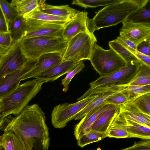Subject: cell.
Listing matches in <instances>:
<instances>
[{
  "instance_id": "44dd1931",
  "label": "cell",
  "mask_w": 150,
  "mask_h": 150,
  "mask_svg": "<svg viewBox=\"0 0 150 150\" xmlns=\"http://www.w3.org/2000/svg\"><path fill=\"white\" fill-rule=\"evenodd\" d=\"M126 120L128 137L150 139V127L132 120Z\"/></svg>"
},
{
  "instance_id": "1f68e13d",
  "label": "cell",
  "mask_w": 150,
  "mask_h": 150,
  "mask_svg": "<svg viewBox=\"0 0 150 150\" xmlns=\"http://www.w3.org/2000/svg\"><path fill=\"white\" fill-rule=\"evenodd\" d=\"M0 6L8 24L18 16L16 8L6 0H0Z\"/></svg>"
},
{
  "instance_id": "f546056e",
  "label": "cell",
  "mask_w": 150,
  "mask_h": 150,
  "mask_svg": "<svg viewBox=\"0 0 150 150\" xmlns=\"http://www.w3.org/2000/svg\"><path fill=\"white\" fill-rule=\"evenodd\" d=\"M126 21L137 23H150V9L139 8L130 14Z\"/></svg>"
},
{
  "instance_id": "f35d334b",
  "label": "cell",
  "mask_w": 150,
  "mask_h": 150,
  "mask_svg": "<svg viewBox=\"0 0 150 150\" xmlns=\"http://www.w3.org/2000/svg\"><path fill=\"white\" fill-rule=\"evenodd\" d=\"M115 40L134 54L137 51V46L130 40L120 36Z\"/></svg>"
},
{
  "instance_id": "3957f363",
  "label": "cell",
  "mask_w": 150,
  "mask_h": 150,
  "mask_svg": "<svg viewBox=\"0 0 150 150\" xmlns=\"http://www.w3.org/2000/svg\"><path fill=\"white\" fill-rule=\"evenodd\" d=\"M68 41L63 37L45 36L22 38L19 45L22 53L30 60L48 53H58L63 55Z\"/></svg>"
},
{
  "instance_id": "5bb4252c",
  "label": "cell",
  "mask_w": 150,
  "mask_h": 150,
  "mask_svg": "<svg viewBox=\"0 0 150 150\" xmlns=\"http://www.w3.org/2000/svg\"><path fill=\"white\" fill-rule=\"evenodd\" d=\"M104 102L87 113L75 126L74 135L77 140L91 130L92 126L99 116L110 106Z\"/></svg>"
},
{
  "instance_id": "484cf974",
  "label": "cell",
  "mask_w": 150,
  "mask_h": 150,
  "mask_svg": "<svg viewBox=\"0 0 150 150\" xmlns=\"http://www.w3.org/2000/svg\"><path fill=\"white\" fill-rule=\"evenodd\" d=\"M110 48L112 49L127 63L132 62L142 63L136 57L115 40L108 42Z\"/></svg>"
},
{
  "instance_id": "7c38bea8",
  "label": "cell",
  "mask_w": 150,
  "mask_h": 150,
  "mask_svg": "<svg viewBox=\"0 0 150 150\" xmlns=\"http://www.w3.org/2000/svg\"><path fill=\"white\" fill-rule=\"evenodd\" d=\"M37 60L38 59L28 60L22 67L0 83V99L14 91L21 81L28 79V73L33 68Z\"/></svg>"
},
{
  "instance_id": "5b68a950",
  "label": "cell",
  "mask_w": 150,
  "mask_h": 150,
  "mask_svg": "<svg viewBox=\"0 0 150 150\" xmlns=\"http://www.w3.org/2000/svg\"><path fill=\"white\" fill-rule=\"evenodd\" d=\"M89 60L100 76L109 75L119 70L127 63L112 49H103L95 43Z\"/></svg>"
},
{
  "instance_id": "7dc6e473",
  "label": "cell",
  "mask_w": 150,
  "mask_h": 150,
  "mask_svg": "<svg viewBox=\"0 0 150 150\" xmlns=\"http://www.w3.org/2000/svg\"></svg>"
},
{
  "instance_id": "83f0119b",
  "label": "cell",
  "mask_w": 150,
  "mask_h": 150,
  "mask_svg": "<svg viewBox=\"0 0 150 150\" xmlns=\"http://www.w3.org/2000/svg\"><path fill=\"white\" fill-rule=\"evenodd\" d=\"M150 85V67L140 63L138 71L129 85L144 86Z\"/></svg>"
},
{
  "instance_id": "e575fe53",
  "label": "cell",
  "mask_w": 150,
  "mask_h": 150,
  "mask_svg": "<svg viewBox=\"0 0 150 150\" xmlns=\"http://www.w3.org/2000/svg\"><path fill=\"white\" fill-rule=\"evenodd\" d=\"M133 102L143 112L150 116V93L139 96Z\"/></svg>"
},
{
  "instance_id": "8992f818",
  "label": "cell",
  "mask_w": 150,
  "mask_h": 150,
  "mask_svg": "<svg viewBox=\"0 0 150 150\" xmlns=\"http://www.w3.org/2000/svg\"><path fill=\"white\" fill-rule=\"evenodd\" d=\"M97 42L94 33L84 32L77 34L68 41L63 59L78 62L89 60L93 45Z\"/></svg>"
},
{
  "instance_id": "bcb514c9",
  "label": "cell",
  "mask_w": 150,
  "mask_h": 150,
  "mask_svg": "<svg viewBox=\"0 0 150 150\" xmlns=\"http://www.w3.org/2000/svg\"></svg>"
},
{
  "instance_id": "ac0fdd59",
  "label": "cell",
  "mask_w": 150,
  "mask_h": 150,
  "mask_svg": "<svg viewBox=\"0 0 150 150\" xmlns=\"http://www.w3.org/2000/svg\"><path fill=\"white\" fill-rule=\"evenodd\" d=\"M119 105L111 104L98 117L91 130L106 132L115 117L119 112Z\"/></svg>"
},
{
  "instance_id": "e0dca14e",
  "label": "cell",
  "mask_w": 150,
  "mask_h": 150,
  "mask_svg": "<svg viewBox=\"0 0 150 150\" xmlns=\"http://www.w3.org/2000/svg\"><path fill=\"white\" fill-rule=\"evenodd\" d=\"M63 55L58 53H52L43 55L38 59L33 68L28 74V79L35 78L41 73L47 71L60 62Z\"/></svg>"
},
{
  "instance_id": "52a82bcc",
  "label": "cell",
  "mask_w": 150,
  "mask_h": 150,
  "mask_svg": "<svg viewBox=\"0 0 150 150\" xmlns=\"http://www.w3.org/2000/svg\"><path fill=\"white\" fill-rule=\"evenodd\" d=\"M99 95L88 96L72 103H64L56 106L51 114V122L54 127L62 128L75 118L78 113Z\"/></svg>"
},
{
  "instance_id": "b9f144b4",
  "label": "cell",
  "mask_w": 150,
  "mask_h": 150,
  "mask_svg": "<svg viewBox=\"0 0 150 150\" xmlns=\"http://www.w3.org/2000/svg\"><path fill=\"white\" fill-rule=\"evenodd\" d=\"M134 55L142 63L150 67V56L141 53L137 51Z\"/></svg>"
},
{
  "instance_id": "4fadbf2b",
  "label": "cell",
  "mask_w": 150,
  "mask_h": 150,
  "mask_svg": "<svg viewBox=\"0 0 150 150\" xmlns=\"http://www.w3.org/2000/svg\"><path fill=\"white\" fill-rule=\"evenodd\" d=\"M120 30V36L137 46L144 41H150V23H137L125 21Z\"/></svg>"
},
{
  "instance_id": "8fae6325",
  "label": "cell",
  "mask_w": 150,
  "mask_h": 150,
  "mask_svg": "<svg viewBox=\"0 0 150 150\" xmlns=\"http://www.w3.org/2000/svg\"><path fill=\"white\" fill-rule=\"evenodd\" d=\"M96 30L93 20L88 17V13L79 11L64 26L62 36L68 41L81 33H94Z\"/></svg>"
},
{
  "instance_id": "7402d4cb",
  "label": "cell",
  "mask_w": 150,
  "mask_h": 150,
  "mask_svg": "<svg viewBox=\"0 0 150 150\" xmlns=\"http://www.w3.org/2000/svg\"><path fill=\"white\" fill-rule=\"evenodd\" d=\"M23 18L54 22L64 25L72 19L68 17L57 16L45 13L40 10V7L32 11Z\"/></svg>"
},
{
  "instance_id": "836d02e7",
  "label": "cell",
  "mask_w": 150,
  "mask_h": 150,
  "mask_svg": "<svg viewBox=\"0 0 150 150\" xmlns=\"http://www.w3.org/2000/svg\"><path fill=\"white\" fill-rule=\"evenodd\" d=\"M125 89L110 95L106 99L104 102L108 104L119 105L131 100Z\"/></svg>"
},
{
  "instance_id": "d4e9b609",
  "label": "cell",
  "mask_w": 150,
  "mask_h": 150,
  "mask_svg": "<svg viewBox=\"0 0 150 150\" xmlns=\"http://www.w3.org/2000/svg\"><path fill=\"white\" fill-rule=\"evenodd\" d=\"M1 144L5 150H25L22 144L15 134L6 131L1 136Z\"/></svg>"
},
{
  "instance_id": "ee69618b",
  "label": "cell",
  "mask_w": 150,
  "mask_h": 150,
  "mask_svg": "<svg viewBox=\"0 0 150 150\" xmlns=\"http://www.w3.org/2000/svg\"><path fill=\"white\" fill-rule=\"evenodd\" d=\"M0 150H5L4 146L1 144L0 145Z\"/></svg>"
},
{
  "instance_id": "2e32d148",
  "label": "cell",
  "mask_w": 150,
  "mask_h": 150,
  "mask_svg": "<svg viewBox=\"0 0 150 150\" xmlns=\"http://www.w3.org/2000/svg\"><path fill=\"white\" fill-rule=\"evenodd\" d=\"M119 113L126 119L150 127V116L143 112L133 101H129L119 105Z\"/></svg>"
},
{
  "instance_id": "30bf717a",
  "label": "cell",
  "mask_w": 150,
  "mask_h": 150,
  "mask_svg": "<svg viewBox=\"0 0 150 150\" xmlns=\"http://www.w3.org/2000/svg\"><path fill=\"white\" fill-rule=\"evenodd\" d=\"M25 19V25L23 39L45 36L63 37L64 25L54 22Z\"/></svg>"
},
{
  "instance_id": "603a6c76",
  "label": "cell",
  "mask_w": 150,
  "mask_h": 150,
  "mask_svg": "<svg viewBox=\"0 0 150 150\" xmlns=\"http://www.w3.org/2000/svg\"><path fill=\"white\" fill-rule=\"evenodd\" d=\"M42 0H12L10 3L16 9L19 16L24 18L40 7Z\"/></svg>"
},
{
  "instance_id": "ba28073f",
  "label": "cell",
  "mask_w": 150,
  "mask_h": 150,
  "mask_svg": "<svg viewBox=\"0 0 150 150\" xmlns=\"http://www.w3.org/2000/svg\"><path fill=\"white\" fill-rule=\"evenodd\" d=\"M140 63L135 62L127 63L125 66L111 74L100 76L90 83V87L87 91L100 86L129 85L138 71Z\"/></svg>"
},
{
  "instance_id": "d6a6232c",
  "label": "cell",
  "mask_w": 150,
  "mask_h": 150,
  "mask_svg": "<svg viewBox=\"0 0 150 150\" xmlns=\"http://www.w3.org/2000/svg\"><path fill=\"white\" fill-rule=\"evenodd\" d=\"M131 100L134 101L139 96L150 93V85L144 86L129 85L125 89Z\"/></svg>"
},
{
  "instance_id": "d6986e66",
  "label": "cell",
  "mask_w": 150,
  "mask_h": 150,
  "mask_svg": "<svg viewBox=\"0 0 150 150\" xmlns=\"http://www.w3.org/2000/svg\"><path fill=\"white\" fill-rule=\"evenodd\" d=\"M45 1V0H42L40 7V10L45 13L72 19L79 12L71 8L68 5L53 6L47 4Z\"/></svg>"
},
{
  "instance_id": "ab89813d",
  "label": "cell",
  "mask_w": 150,
  "mask_h": 150,
  "mask_svg": "<svg viewBox=\"0 0 150 150\" xmlns=\"http://www.w3.org/2000/svg\"><path fill=\"white\" fill-rule=\"evenodd\" d=\"M138 52L150 56V41H144L139 44L137 46Z\"/></svg>"
},
{
  "instance_id": "9a60e30c",
  "label": "cell",
  "mask_w": 150,
  "mask_h": 150,
  "mask_svg": "<svg viewBox=\"0 0 150 150\" xmlns=\"http://www.w3.org/2000/svg\"><path fill=\"white\" fill-rule=\"evenodd\" d=\"M80 62L66 61L63 59L51 68L36 76L35 78L44 83L54 81L73 69Z\"/></svg>"
},
{
  "instance_id": "8d00e7d4",
  "label": "cell",
  "mask_w": 150,
  "mask_h": 150,
  "mask_svg": "<svg viewBox=\"0 0 150 150\" xmlns=\"http://www.w3.org/2000/svg\"><path fill=\"white\" fill-rule=\"evenodd\" d=\"M13 43L9 32L0 33V54L7 51Z\"/></svg>"
},
{
  "instance_id": "74e56055",
  "label": "cell",
  "mask_w": 150,
  "mask_h": 150,
  "mask_svg": "<svg viewBox=\"0 0 150 150\" xmlns=\"http://www.w3.org/2000/svg\"><path fill=\"white\" fill-rule=\"evenodd\" d=\"M118 150H150V140L135 142L131 146Z\"/></svg>"
},
{
  "instance_id": "ffe728a7",
  "label": "cell",
  "mask_w": 150,
  "mask_h": 150,
  "mask_svg": "<svg viewBox=\"0 0 150 150\" xmlns=\"http://www.w3.org/2000/svg\"><path fill=\"white\" fill-rule=\"evenodd\" d=\"M106 133L107 137L118 139L128 137L126 119L119 112L112 120Z\"/></svg>"
},
{
  "instance_id": "d590c367",
  "label": "cell",
  "mask_w": 150,
  "mask_h": 150,
  "mask_svg": "<svg viewBox=\"0 0 150 150\" xmlns=\"http://www.w3.org/2000/svg\"><path fill=\"white\" fill-rule=\"evenodd\" d=\"M85 67L83 61H81L73 69L67 73L65 77L62 80L61 84L64 87L63 91L66 92L68 90L69 84L73 77L76 74L81 71Z\"/></svg>"
},
{
  "instance_id": "f1b7e54d",
  "label": "cell",
  "mask_w": 150,
  "mask_h": 150,
  "mask_svg": "<svg viewBox=\"0 0 150 150\" xmlns=\"http://www.w3.org/2000/svg\"><path fill=\"white\" fill-rule=\"evenodd\" d=\"M106 132L91 130L77 140L78 145L81 147L96 142H98L107 137Z\"/></svg>"
},
{
  "instance_id": "4316f807",
  "label": "cell",
  "mask_w": 150,
  "mask_h": 150,
  "mask_svg": "<svg viewBox=\"0 0 150 150\" xmlns=\"http://www.w3.org/2000/svg\"><path fill=\"white\" fill-rule=\"evenodd\" d=\"M117 92H109L99 94L78 113L74 120L81 119L89 112L103 103L109 96Z\"/></svg>"
},
{
  "instance_id": "f6af8a7d",
  "label": "cell",
  "mask_w": 150,
  "mask_h": 150,
  "mask_svg": "<svg viewBox=\"0 0 150 150\" xmlns=\"http://www.w3.org/2000/svg\"><path fill=\"white\" fill-rule=\"evenodd\" d=\"M1 136H0V145H1Z\"/></svg>"
},
{
  "instance_id": "7a4b0ae2",
  "label": "cell",
  "mask_w": 150,
  "mask_h": 150,
  "mask_svg": "<svg viewBox=\"0 0 150 150\" xmlns=\"http://www.w3.org/2000/svg\"><path fill=\"white\" fill-rule=\"evenodd\" d=\"M44 83L36 79L26 81L0 99V130H2L11 115H18L27 106Z\"/></svg>"
},
{
  "instance_id": "4dcf8cb0",
  "label": "cell",
  "mask_w": 150,
  "mask_h": 150,
  "mask_svg": "<svg viewBox=\"0 0 150 150\" xmlns=\"http://www.w3.org/2000/svg\"><path fill=\"white\" fill-rule=\"evenodd\" d=\"M118 0H76L73 1L72 4H75L85 8H95L107 6L117 1Z\"/></svg>"
},
{
  "instance_id": "6da1fadb",
  "label": "cell",
  "mask_w": 150,
  "mask_h": 150,
  "mask_svg": "<svg viewBox=\"0 0 150 150\" xmlns=\"http://www.w3.org/2000/svg\"><path fill=\"white\" fill-rule=\"evenodd\" d=\"M45 119L38 105H27L9 119L3 131L13 132L25 150H48L50 138Z\"/></svg>"
},
{
  "instance_id": "cb8c5ba5",
  "label": "cell",
  "mask_w": 150,
  "mask_h": 150,
  "mask_svg": "<svg viewBox=\"0 0 150 150\" xmlns=\"http://www.w3.org/2000/svg\"><path fill=\"white\" fill-rule=\"evenodd\" d=\"M25 25V19L19 16L9 23V31L13 42H17L23 38Z\"/></svg>"
},
{
  "instance_id": "60d3db41",
  "label": "cell",
  "mask_w": 150,
  "mask_h": 150,
  "mask_svg": "<svg viewBox=\"0 0 150 150\" xmlns=\"http://www.w3.org/2000/svg\"><path fill=\"white\" fill-rule=\"evenodd\" d=\"M8 25L0 6V33L9 32Z\"/></svg>"
},
{
  "instance_id": "277c9868",
  "label": "cell",
  "mask_w": 150,
  "mask_h": 150,
  "mask_svg": "<svg viewBox=\"0 0 150 150\" xmlns=\"http://www.w3.org/2000/svg\"><path fill=\"white\" fill-rule=\"evenodd\" d=\"M138 8L131 0H118L99 10L92 19L98 30L123 22Z\"/></svg>"
},
{
  "instance_id": "9c48e42d",
  "label": "cell",
  "mask_w": 150,
  "mask_h": 150,
  "mask_svg": "<svg viewBox=\"0 0 150 150\" xmlns=\"http://www.w3.org/2000/svg\"><path fill=\"white\" fill-rule=\"evenodd\" d=\"M20 40L13 42L7 51L0 54V83L22 67L28 60L20 48Z\"/></svg>"
},
{
  "instance_id": "7bdbcfd3",
  "label": "cell",
  "mask_w": 150,
  "mask_h": 150,
  "mask_svg": "<svg viewBox=\"0 0 150 150\" xmlns=\"http://www.w3.org/2000/svg\"><path fill=\"white\" fill-rule=\"evenodd\" d=\"M139 8L144 7L149 1V0H131Z\"/></svg>"
}]
</instances>
